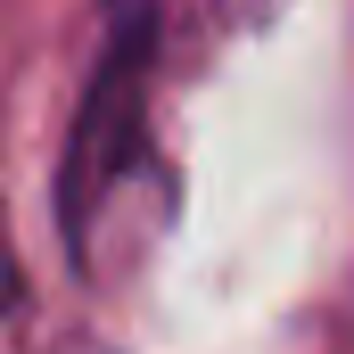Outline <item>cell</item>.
Returning <instances> with one entry per match:
<instances>
[{"mask_svg": "<svg viewBox=\"0 0 354 354\" xmlns=\"http://www.w3.org/2000/svg\"><path fill=\"white\" fill-rule=\"evenodd\" d=\"M17 305V264H8V239H0V313Z\"/></svg>", "mask_w": 354, "mask_h": 354, "instance_id": "obj_1", "label": "cell"}]
</instances>
